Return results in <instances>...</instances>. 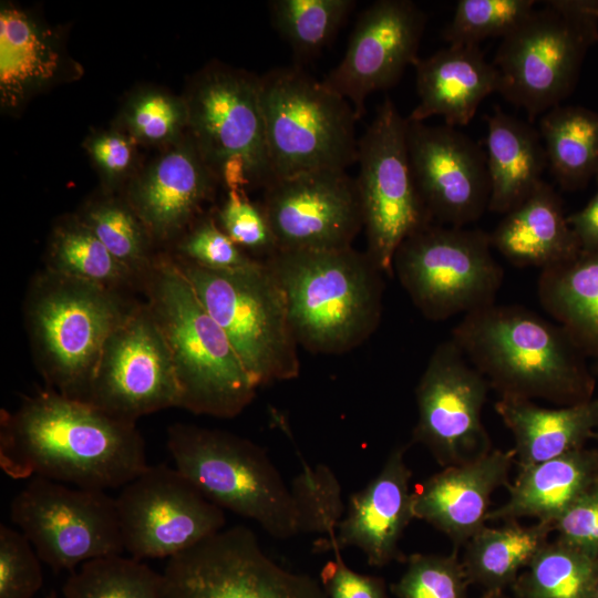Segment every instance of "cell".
<instances>
[{
    "instance_id": "obj_43",
    "label": "cell",
    "mask_w": 598,
    "mask_h": 598,
    "mask_svg": "<svg viewBox=\"0 0 598 598\" xmlns=\"http://www.w3.org/2000/svg\"><path fill=\"white\" fill-rule=\"evenodd\" d=\"M173 256L213 270H237L258 260L237 246L212 216L198 218L186 230Z\"/></svg>"
},
{
    "instance_id": "obj_24",
    "label": "cell",
    "mask_w": 598,
    "mask_h": 598,
    "mask_svg": "<svg viewBox=\"0 0 598 598\" xmlns=\"http://www.w3.org/2000/svg\"><path fill=\"white\" fill-rule=\"evenodd\" d=\"M413 66L419 102L410 121L441 116L448 126H465L482 101L499 90L496 68L476 45H448Z\"/></svg>"
},
{
    "instance_id": "obj_23",
    "label": "cell",
    "mask_w": 598,
    "mask_h": 598,
    "mask_svg": "<svg viewBox=\"0 0 598 598\" xmlns=\"http://www.w3.org/2000/svg\"><path fill=\"white\" fill-rule=\"evenodd\" d=\"M408 447L405 444L395 446L379 473L350 495L337 527L340 549H360L372 567H384L402 557L399 543L414 518L412 472L405 460Z\"/></svg>"
},
{
    "instance_id": "obj_35",
    "label": "cell",
    "mask_w": 598,
    "mask_h": 598,
    "mask_svg": "<svg viewBox=\"0 0 598 598\" xmlns=\"http://www.w3.org/2000/svg\"><path fill=\"white\" fill-rule=\"evenodd\" d=\"M355 4L353 0H274L269 10L272 27L300 66L330 44Z\"/></svg>"
},
{
    "instance_id": "obj_2",
    "label": "cell",
    "mask_w": 598,
    "mask_h": 598,
    "mask_svg": "<svg viewBox=\"0 0 598 598\" xmlns=\"http://www.w3.org/2000/svg\"><path fill=\"white\" fill-rule=\"evenodd\" d=\"M451 339L501 395L566 405L590 400L585 354L559 324L523 306L466 313Z\"/></svg>"
},
{
    "instance_id": "obj_47",
    "label": "cell",
    "mask_w": 598,
    "mask_h": 598,
    "mask_svg": "<svg viewBox=\"0 0 598 598\" xmlns=\"http://www.w3.org/2000/svg\"><path fill=\"white\" fill-rule=\"evenodd\" d=\"M85 148L110 186L121 182L134 162V138L120 132L95 134L86 141Z\"/></svg>"
},
{
    "instance_id": "obj_36",
    "label": "cell",
    "mask_w": 598,
    "mask_h": 598,
    "mask_svg": "<svg viewBox=\"0 0 598 598\" xmlns=\"http://www.w3.org/2000/svg\"><path fill=\"white\" fill-rule=\"evenodd\" d=\"M78 217L136 279L140 290L157 254L147 229L126 200L104 197L86 204Z\"/></svg>"
},
{
    "instance_id": "obj_11",
    "label": "cell",
    "mask_w": 598,
    "mask_h": 598,
    "mask_svg": "<svg viewBox=\"0 0 598 598\" xmlns=\"http://www.w3.org/2000/svg\"><path fill=\"white\" fill-rule=\"evenodd\" d=\"M185 100L189 135L227 190L265 189L272 183L259 76L210 66Z\"/></svg>"
},
{
    "instance_id": "obj_27",
    "label": "cell",
    "mask_w": 598,
    "mask_h": 598,
    "mask_svg": "<svg viewBox=\"0 0 598 598\" xmlns=\"http://www.w3.org/2000/svg\"><path fill=\"white\" fill-rule=\"evenodd\" d=\"M66 58L52 32L25 11L0 10V99L13 109L58 82Z\"/></svg>"
},
{
    "instance_id": "obj_46",
    "label": "cell",
    "mask_w": 598,
    "mask_h": 598,
    "mask_svg": "<svg viewBox=\"0 0 598 598\" xmlns=\"http://www.w3.org/2000/svg\"><path fill=\"white\" fill-rule=\"evenodd\" d=\"M324 550L334 558L321 568L319 580L329 598H388L383 578L351 569L341 557L337 539H330Z\"/></svg>"
},
{
    "instance_id": "obj_9",
    "label": "cell",
    "mask_w": 598,
    "mask_h": 598,
    "mask_svg": "<svg viewBox=\"0 0 598 598\" xmlns=\"http://www.w3.org/2000/svg\"><path fill=\"white\" fill-rule=\"evenodd\" d=\"M502 39L492 63L498 93L534 122L574 90L598 42V0H548Z\"/></svg>"
},
{
    "instance_id": "obj_20",
    "label": "cell",
    "mask_w": 598,
    "mask_h": 598,
    "mask_svg": "<svg viewBox=\"0 0 598 598\" xmlns=\"http://www.w3.org/2000/svg\"><path fill=\"white\" fill-rule=\"evenodd\" d=\"M425 24V13L410 0H378L361 12L341 61L322 80L358 121L367 99L393 86L417 61Z\"/></svg>"
},
{
    "instance_id": "obj_37",
    "label": "cell",
    "mask_w": 598,
    "mask_h": 598,
    "mask_svg": "<svg viewBox=\"0 0 598 598\" xmlns=\"http://www.w3.org/2000/svg\"><path fill=\"white\" fill-rule=\"evenodd\" d=\"M163 574L122 554L89 560L69 574L64 598H163Z\"/></svg>"
},
{
    "instance_id": "obj_12",
    "label": "cell",
    "mask_w": 598,
    "mask_h": 598,
    "mask_svg": "<svg viewBox=\"0 0 598 598\" xmlns=\"http://www.w3.org/2000/svg\"><path fill=\"white\" fill-rule=\"evenodd\" d=\"M406 126V117L385 97L358 140L354 179L367 238L365 252L389 276H393V258L403 240L433 223L413 177Z\"/></svg>"
},
{
    "instance_id": "obj_39",
    "label": "cell",
    "mask_w": 598,
    "mask_h": 598,
    "mask_svg": "<svg viewBox=\"0 0 598 598\" xmlns=\"http://www.w3.org/2000/svg\"><path fill=\"white\" fill-rule=\"evenodd\" d=\"M301 471L291 482L303 534L337 532L343 516L342 488L334 473L323 464L311 466L299 457Z\"/></svg>"
},
{
    "instance_id": "obj_19",
    "label": "cell",
    "mask_w": 598,
    "mask_h": 598,
    "mask_svg": "<svg viewBox=\"0 0 598 598\" xmlns=\"http://www.w3.org/2000/svg\"><path fill=\"white\" fill-rule=\"evenodd\" d=\"M406 120L413 177L433 223L466 227L480 219L491 198L483 148L456 127Z\"/></svg>"
},
{
    "instance_id": "obj_3",
    "label": "cell",
    "mask_w": 598,
    "mask_h": 598,
    "mask_svg": "<svg viewBox=\"0 0 598 598\" xmlns=\"http://www.w3.org/2000/svg\"><path fill=\"white\" fill-rule=\"evenodd\" d=\"M265 262L285 295L295 338L306 350L341 354L379 327L383 272L365 251L279 249Z\"/></svg>"
},
{
    "instance_id": "obj_32",
    "label": "cell",
    "mask_w": 598,
    "mask_h": 598,
    "mask_svg": "<svg viewBox=\"0 0 598 598\" xmlns=\"http://www.w3.org/2000/svg\"><path fill=\"white\" fill-rule=\"evenodd\" d=\"M546 158L558 185L565 190L584 187L598 172V112L557 105L538 121Z\"/></svg>"
},
{
    "instance_id": "obj_16",
    "label": "cell",
    "mask_w": 598,
    "mask_h": 598,
    "mask_svg": "<svg viewBox=\"0 0 598 598\" xmlns=\"http://www.w3.org/2000/svg\"><path fill=\"white\" fill-rule=\"evenodd\" d=\"M491 385L450 339L436 346L415 389L412 443L443 467L475 460L491 448L482 421Z\"/></svg>"
},
{
    "instance_id": "obj_5",
    "label": "cell",
    "mask_w": 598,
    "mask_h": 598,
    "mask_svg": "<svg viewBox=\"0 0 598 598\" xmlns=\"http://www.w3.org/2000/svg\"><path fill=\"white\" fill-rule=\"evenodd\" d=\"M136 302L122 291L45 268L37 272L23 315L47 388L85 402L105 341Z\"/></svg>"
},
{
    "instance_id": "obj_7",
    "label": "cell",
    "mask_w": 598,
    "mask_h": 598,
    "mask_svg": "<svg viewBox=\"0 0 598 598\" xmlns=\"http://www.w3.org/2000/svg\"><path fill=\"white\" fill-rule=\"evenodd\" d=\"M172 257L257 388L299 375V344L285 295L265 260L213 270Z\"/></svg>"
},
{
    "instance_id": "obj_13",
    "label": "cell",
    "mask_w": 598,
    "mask_h": 598,
    "mask_svg": "<svg viewBox=\"0 0 598 598\" xmlns=\"http://www.w3.org/2000/svg\"><path fill=\"white\" fill-rule=\"evenodd\" d=\"M10 518L55 573L125 551L115 497L106 491L30 478L12 498Z\"/></svg>"
},
{
    "instance_id": "obj_44",
    "label": "cell",
    "mask_w": 598,
    "mask_h": 598,
    "mask_svg": "<svg viewBox=\"0 0 598 598\" xmlns=\"http://www.w3.org/2000/svg\"><path fill=\"white\" fill-rule=\"evenodd\" d=\"M42 564L20 530L0 524V598H33L43 585Z\"/></svg>"
},
{
    "instance_id": "obj_50",
    "label": "cell",
    "mask_w": 598,
    "mask_h": 598,
    "mask_svg": "<svg viewBox=\"0 0 598 598\" xmlns=\"http://www.w3.org/2000/svg\"><path fill=\"white\" fill-rule=\"evenodd\" d=\"M591 598H598V575H597V578H596V582H595V586H594Z\"/></svg>"
},
{
    "instance_id": "obj_18",
    "label": "cell",
    "mask_w": 598,
    "mask_h": 598,
    "mask_svg": "<svg viewBox=\"0 0 598 598\" xmlns=\"http://www.w3.org/2000/svg\"><path fill=\"white\" fill-rule=\"evenodd\" d=\"M261 206L278 250L348 248L363 229L355 179L347 171L277 179L264 189Z\"/></svg>"
},
{
    "instance_id": "obj_42",
    "label": "cell",
    "mask_w": 598,
    "mask_h": 598,
    "mask_svg": "<svg viewBox=\"0 0 598 598\" xmlns=\"http://www.w3.org/2000/svg\"><path fill=\"white\" fill-rule=\"evenodd\" d=\"M215 219L237 246L256 259L265 260L278 250L261 204L252 203L244 190H227Z\"/></svg>"
},
{
    "instance_id": "obj_31",
    "label": "cell",
    "mask_w": 598,
    "mask_h": 598,
    "mask_svg": "<svg viewBox=\"0 0 598 598\" xmlns=\"http://www.w3.org/2000/svg\"><path fill=\"white\" fill-rule=\"evenodd\" d=\"M551 532L553 525L543 522L525 526L511 520L499 527L484 526L465 544L462 565L468 582L484 592L512 587L522 569L549 542Z\"/></svg>"
},
{
    "instance_id": "obj_10",
    "label": "cell",
    "mask_w": 598,
    "mask_h": 598,
    "mask_svg": "<svg viewBox=\"0 0 598 598\" xmlns=\"http://www.w3.org/2000/svg\"><path fill=\"white\" fill-rule=\"evenodd\" d=\"M481 229L429 224L395 251L392 270L416 309L442 321L495 303L504 271Z\"/></svg>"
},
{
    "instance_id": "obj_15",
    "label": "cell",
    "mask_w": 598,
    "mask_h": 598,
    "mask_svg": "<svg viewBox=\"0 0 598 598\" xmlns=\"http://www.w3.org/2000/svg\"><path fill=\"white\" fill-rule=\"evenodd\" d=\"M124 549L138 560L172 558L225 528V511L176 467L148 465L115 497Z\"/></svg>"
},
{
    "instance_id": "obj_41",
    "label": "cell",
    "mask_w": 598,
    "mask_h": 598,
    "mask_svg": "<svg viewBox=\"0 0 598 598\" xmlns=\"http://www.w3.org/2000/svg\"><path fill=\"white\" fill-rule=\"evenodd\" d=\"M130 136L147 144H163L178 140L188 128V109L185 99L157 91L135 96L124 116Z\"/></svg>"
},
{
    "instance_id": "obj_45",
    "label": "cell",
    "mask_w": 598,
    "mask_h": 598,
    "mask_svg": "<svg viewBox=\"0 0 598 598\" xmlns=\"http://www.w3.org/2000/svg\"><path fill=\"white\" fill-rule=\"evenodd\" d=\"M556 539L598 558V481L554 523Z\"/></svg>"
},
{
    "instance_id": "obj_4",
    "label": "cell",
    "mask_w": 598,
    "mask_h": 598,
    "mask_svg": "<svg viewBox=\"0 0 598 598\" xmlns=\"http://www.w3.org/2000/svg\"><path fill=\"white\" fill-rule=\"evenodd\" d=\"M141 291L172 359L178 408L219 419L241 413L258 388L172 255H156Z\"/></svg>"
},
{
    "instance_id": "obj_53",
    "label": "cell",
    "mask_w": 598,
    "mask_h": 598,
    "mask_svg": "<svg viewBox=\"0 0 598 598\" xmlns=\"http://www.w3.org/2000/svg\"><path fill=\"white\" fill-rule=\"evenodd\" d=\"M596 480L598 481V474H597V477H596Z\"/></svg>"
},
{
    "instance_id": "obj_17",
    "label": "cell",
    "mask_w": 598,
    "mask_h": 598,
    "mask_svg": "<svg viewBox=\"0 0 598 598\" xmlns=\"http://www.w3.org/2000/svg\"><path fill=\"white\" fill-rule=\"evenodd\" d=\"M85 402L134 423L178 408L172 359L146 302L137 301L105 341Z\"/></svg>"
},
{
    "instance_id": "obj_26",
    "label": "cell",
    "mask_w": 598,
    "mask_h": 598,
    "mask_svg": "<svg viewBox=\"0 0 598 598\" xmlns=\"http://www.w3.org/2000/svg\"><path fill=\"white\" fill-rule=\"evenodd\" d=\"M495 410L513 434L519 468L582 448L598 426V400L591 399L549 409L529 399L501 395Z\"/></svg>"
},
{
    "instance_id": "obj_6",
    "label": "cell",
    "mask_w": 598,
    "mask_h": 598,
    "mask_svg": "<svg viewBox=\"0 0 598 598\" xmlns=\"http://www.w3.org/2000/svg\"><path fill=\"white\" fill-rule=\"evenodd\" d=\"M175 467L212 503L287 540L302 532L297 501L258 444L234 433L176 423L167 432Z\"/></svg>"
},
{
    "instance_id": "obj_51",
    "label": "cell",
    "mask_w": 598,
    "mask_h": 598,
    "mask_svg": "<svg viewBox=\"0 0 598 598\" xmlns=\"http://www.w3.org/2000/svg\"><path fill=\"white\" fill-rule=\"evenodd\" d=\"M44 598H59V596L54 590H52Z\"/></svg>"
},
{
    "instance_id": "obj_28",
    "label": "cell",
    "mask_w": 598,
    "mask_h": 598,
    "mask_svg": "<svg viewBox=\"0 0 598 598\" xmlns=\"http://www.w3.org/2000/svg\"><path fill=\"white\" fill-rule=\"evenodd\" d=\"M598 451L579 448L519 468L507 501L489 511L487 522L533 517L553 523L596 481Z\"/></svg>"
},
{
    "instance_id": "obj_38",
    "label": "cell",
    "mask_w": 598,
    "mask_h": 598,
    "mask_svg": "<svg viewBox=\"0 0 598 598\" xmlns=\"http://www.w3.org/2000/svg\"><path fill=\"white\" fill-rule=\"evenodd\" d=\"M535 0H458L443 31L448 45H476L505 38L535 9Z\"/></svg>"
},
{
    "instance_id": "obj_49",
    "label": "cell",
    "mask_w": 598,
    "mask_h": 598,
    "mask_svg": "<svg viewBox=\"0 0 598 598\" xmlns=\"http://www.w3.org/2000/svg\"><path fill=\"white\" fill-rule=\"evenodd\" d=\"M480 598H511L504 594V591H497V592H484V595Z\"/></svg>"
},
{
    "instance_id": "obj_30",
    "label": "cell",
    "mask_w": 598,
    "mask_h": 598,
    "mask_svg": "<svg viewBox=\"0 0 598 598\" xmlns=\"http://www.w3.org/2000/svg\"><path fill=\"white\" fill-rule=\"evenodd\" d=\"M537 296L584 354L598 355V248L542 270Z\"/></svg>"
},
{
    "instance_id": "obj_48",
    "label": "cell",
    "mask_w": 598,
    "mask_h": 598,
    "mask_svg": "<svg viewBox=\"0 0 598 598\" xmlns=\"http://www.w3.org/2000/svg\"><path fill=\"white\" fill-rule=\"evenodd\" d=\"M595 177L597 189L594 196L580 210L567 216L580 250L584 251L598 248V172Z\"/></svg>"
},
{
    "instance_id": "obj_8",
    "label": "cell",
    "mask_w": 598,
    "mask_h": 598,
    "mask_svg": "<svg viewBox=\"0 0 598 598\" xmlns=\"http://www.w3.org/2000/svg\"><path fill=\"white\" fill-rule=\"evenodd\" d=\"M259 85L272 182L355 164L358 120L322 80L295 64L268 71Z\"/></svg>"
},
{
    "instance_id": "obj_40",
    "label": "cell",
    "mask_w": 598,
    "mask_h": 598,
    "mask_svg": "<svg viewBox=\"0 0 598 598\" xmlns=\"http://www.w3.org/2000/svg\"><path fill=\"white\" fill-rule=\"evenodd\" d=\"M401 578L391 585L396 598H465L470 585L456 551L412 554Z\"/></svg>"
},
{
    "instance_id": "obj_33",
    "label": "cell",
    "mask_w": 598,
    "mask_h": 598,
    "mask_svg": "<svg viewBox=\"0 0 598 598\" xmlns=\"http://www.w3.org/2000/svg\"><path fill=\"white\" fill-rule=\"evenodd\" d=\"M45 269L125 292L140 286L78 217L66 216L53 227L49 238Z\"/></svg>"
},
{
    "instance_id": "obj_22",
    "label": "cell",
    "mask_w": 598,
    "mask_h": 598,
    "mask_svg": "<svg viewBox=\"0 0 598 598\" xmlns=\"http://www.w3.org/2000/svg\"><path fill=\"white\" fill-rule=\"evenodd\" d=\"M513 450L488 453L457 465L443 467L414 488V518L445 534L456 546L466 544L486 526L492 494L508 486Z\"/></svg>"
},
{
    "instance_id": "obj_34",
    "label": "cell",
    "mask_w": 598,
    "mask_h": 598,
    "mask_svg": "<svg viewBox=\"0 0 598 598\" xmlns=\"http://www.w3.org/2000/svg\"><path fill=\"white\" fill-rule=\"evenodd\" d=\"M598 558L548 542L512 586L516 598H591Z\"/></svg>"
},
{
    "instance_id": "obj_21",
    "label": "cell",
    "mask_w": 598,
    "mask_h": 598,
    "mask_svg": "<svg viewBox=\"0 0 598 598\" xmlns=\"http://www.w3.org/2000/svg\"><path fill=\"white\" fill-rule=\"evenodd\" d=\"M219 182L190 135L175 143L131 183L126 202L152 240H178L198 219Z\"/></svg>"
},
{
    "instance_id": "obj_1",
    "label": "cell",
    "mask_w": 598,
    "mask_h": 598,
    "mask_svg": "<svg viewBox=\"0 0 598 598\" xmlns=\"http://www.w3.org/2000/svg\"><path fill=\"white\" fill-rule=\"evenodd\" d=\"M136 423L51 389L23 396L0 416V467L13 480L34 477L82 488H122L146 467Z\"/></svg>"
},
{
    "instance_id": "obj_25",
    "label": "cell",
    "mask_w": 598,
    "mask_h": 598,
    "mask_svg": "<svg viewBox=\"0 0 598 598\" xmlns=\"http://www.w3.org/2000/svg\"><path fill=\"white\" fill-rule=\"evenodd\" d=\"M491 245L516 267L540 271L580 251L559 194L544 179L489 233Z\"/></svg>"
},
{
    "instance_id": "obj_14",
    "label": "cell",
    "mask_w": 598,
    "mask_h": 598,
    "mask_svg": "<svg viewBox=\"0 0 598 598\" xmlns=\"http://www.w3.org/2000/svg\"><path fill=\"white\" fill-rule=\"evenodd\" d=\"M162 574L163 598H329L319 579L278 564L243 525L169 558Z\"/></svg>"
},
{
    "instance_id": "obj_29",
    "label": "cell",
    "mask_w": 598,
    "mask_h": 598,
    "mask_svg": "<svg viewBox=\"0 0 598 598\" xmlns=\"http://www.w3.org/2000/svg\"><path fill=\"white\" fill-rule=\"evenodd\" d=\"M486 161L491 182L488 210L506 214L543 181L547 168L544 144L529 122L502 111L486 115Z\"/></svg>"
},
{
    "instance_id": "obj_52",
    "label": "cell",
    "mask_w": 598,
    "mask_h": 598,
    "mask_svg": "<svg viewBox=\"0 0 598 598\" xmlns=\"http://www.w3.org/2000/svg\"><path fill=\"white\" fill-rule=\"evenodd\" d=\"M594 437H597V439H598V426H597V429H596V432H595V434H594Z\"/></svg>"
}]
</instances>
